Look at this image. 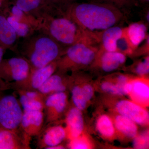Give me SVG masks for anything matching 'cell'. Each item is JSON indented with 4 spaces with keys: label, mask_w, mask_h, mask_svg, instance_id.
Returning a JSON list of instances; mask_svg holds the SVG:
<instances>
[{
    "label": "cell",
    "mask_w": 149,
    "mask_h": 149,
    "mask_svg": "<svg viewBox=\"0 0 149 149\" xmlns=\"http://www.w3.org/2000/svg\"><path fill=\"white\" fill-rule=\"evenodd\" d=\"M17 91L19 102L23 111H43L45 109V96L37 91L18 90Z\"/></svg>",
    "instance_id": "cell-11"
},
{
    "label": "cell",
    "mask_w": 149,
    "mask_h": 149,
    "mask_svg": "<svg viewBox=\"0 0 149 149\" xmlns=\"http://www.w3.org/2000/svg\"><path fill=\"white\" fill-rule=\"evenodd\" d=\"M42 111H23L20 126L28 137L36 136L41 132L44 123Z\"/></svg>",
    "instance_id": "cell-10"
},
{
    "label": "cell",
    "mask_w": 149,
    "mask_h": 149,
    "mask_svg": "<svg viewBox=\"0 0 149 149\" xmlns=\"http://www.w3.org/2000/svg\"><path fill=\"white\" fill-rule=\"evenodd\" d=\"M132 85L133 88L131 93L133 94L135 100L143 102L148 101L149 88L146 83L140 80H137L132 83Z\"/></svg>",
    "instance_id": "cell-23"
},
{
    "label": "cell",
    "mask_w": 149,
    "mask_h": 149,
    "mask_svg": "<svg viewBox=\"0 0 149 149\" xmlns=\"http://www.w3.org/2000/svg\"><path fill=\"white\" fill-rule=\"evenodd\" d=\"M96 57L99 59L101 69L105 72H112L124 64L126 56L119 52H107L99 47Z\"/></svg>",
    "instance_id": "cell-12"
},
{
    "label": "cell",
    "mask_w": 149,
    "mask_h": 149,
    "mask_svg": "<svg viewBox=\"0 0 149 149\" xmlns=\"http://www.w3.org/2000/svg\"><path fill=\"white\" fill-rule=\"evenodd\" d=\"M7 1L6 0H0V8L4 4H5L7 2Z\"/></svg>",
    "instance_id": "cell-37"
},
{
    "label": "cell",
    "mask_w": 149,
    "mask_h": 149,
    "mask_svg": "<svg viewBox=\"0 0 149 149\" xmlns=\"http://www.w3.org/2000/svg\"><path fill=\"white\" fill-rule=\"evenodd\" d=\"M27 143L28 139H21L15 130H0V149H27Z\"/></svg>",
    "instance_id": "cell-16"
},
{
    "label": "cell",
    "mask_w": 149,
    "mask_h": 149,
    "mask_svg": "<svg viewBox=\"0 0 149 149\" xmlns=\"http://www.w3.org/2000/svg\"><path fill=\"white\" fill-rule=\"evenodd\" d=\"M40 30L52 37L63 48L67 49L78 43L99 46L98 33L82 29L72 19L62 14L46 13L42 17Z\"/></svg>",
    "instance_id": "cell-2"
},
{
    "label": "cell",
    "mask_w": 149,
    "mask_h": 149,
    "mask_svg": "<svg viewBox=\"0 0 149 149\" xmlns=\"http://www.w3.org/2000/svg\"><path fill=\"white\" fill-rule=\"evenodd\" d=\"M97 128L99 133L103 136L110 138L114 134V128L110 118L105 115H102L98 119Z\"/></svg>",
    "instance_id": "cell-25"
},
{
    "label": "cell",
    "mask_w": 149,
    "mask_h": 149,
    "mask_svg": "<svg viewBox=\"0 0 149 149\" xmlns=\"http://www.w3.org/2000/svg\"><path fill=\"white\" fill-rule=\"evenodd\" d=\"M125 32L131 42L136 47L140 45L148 37V25L143 21L131 23L125 27Z\"/></svg>",
    "instance_id": "cell-19"
},
{
    "label": "cell",
    "mask_w": 149,
    "mask_h": 149,
    "mask_svg": "<svg viewBox=\"0 0 149 149\" xmlns=\"http://www.w3.org/2000/svg\"><path fill=\"white\" fill-rule=\"evenodd\" d=\"M137 47L131 42L126 34L125 27H123L122 35L116 42V52L121 53L125 56L131 55L133 54Z\"/></svg>",
    "instance_id": "cell-24"
},
{
    "label": "cell",
    "mask_w": 149,
    "mask_h": 149,
    "mask_svg": "<svg viewBox=\"0 0 149 149\" xmlns=\"http://www.w3.org/2000/svg\"><path fill=\"white\" fill-rule=\"evenodd\" d=\"M29 61L24 57H16L6 60L0 64V72L13 83L22 82L27 78L31 72Z\"/></svg>",
    "instance_id": "cell-6"
},
{
    "label": "cell",
    "mask_w": 149,
    "mask_h": 149,
    "mask_svg": "<svg viewBox=\"0 0 149 149\" xmlns=\"http://www.w3.org/2000/svg\"><path fill=\"white\" fill-rule=\"evenodd\" d=\"M149 58L147 56L143 60L140 61L136 65V72L137 74L144 75L149 73Z\"/></svg>",
    "instance_id": "cell-31"
},
{
    "label": "cell",
    "mask_w": 149,
    "mask_h": 149,
    "mask_svg": "<svg viewBox=\"0 0 149 149\" xmlns=\"http://www.w3.org/2000/svg\"><path fill=\"white\" fill-rule=\"evenodd\" d=\"M48 6L52 10H61L65 7L73 3L74 0H45Z\"/></svg>",
    "instance_id": "cell-28"
},
{
    "label": "cell",
    "mask_w": 149,
    "mask_h": 149,
    "mask_svg": "<svg viewBox=\"0 0 149 149\" xmlns=\"http://www.w3.org/2000/svg\"><path fill=\"white\" fill-rule=\"evenodd\" d=\"M99 46L78 43L67 48L64 54L57 60V68L61 70L86 66L95 61Z\"/></svg>",
    "instance_id": "cell-4"
},
{
    "label": "cell",
    "mask_w": 149,
    "mask_h": 149,
    "mask_svg": "<svg viewBox=\"0 0 149 149\" xmlns=\"http://www.w3.org/2000/svg\"><path fill=\"white\" fill-rule=\"evenodd\" d=\"M7 4L6 13L13 16L17 21L28 24L35 31L41 29L42 18H37L32 15L26 13L12 2L8 3Z\"/></svg>",
    "instance_id": "cell-15"
},
{
    "label": "cell",
    "mask_w": 149,
    "mask_h": 149,
    "mask_svg": "<svg viewBox=\"0 0 149 149\" xmlns=\"http://www.w3.org/2000/svg\"><path fill=\"white\" fill-rule=\"evenodd\" d=\"M4 51L5 49L0 47V64H1L2 61Z\"/></svg>",
    "instance_id": "cell-35"
},
{
    "label": "cell",
    "mask_w": 149,
    "mask_h": 149,
    "mask_svg": "<svg viewBox=\"0 0 149 149\" xmlns=\"http://www.w3.org/2000/svg\"><path fill=\"white\" fill-rule=\"evenodd\" d=\"M115 123L117 130L125 136L129 138L136 137L138 129L136 123L132 120L120 115L116 118Z\"/></svg>",
    "instance_id": "cell-21"
},
{
    "label": "cell",
    "mask_w": 149,
    "mask_h": 149,
    "mask_svg": "<svg viewBox=\"0 0 149 149\" xmlns=\"http://www.w3.org/2000/svg\"><path fill=\"white\" fill-rule=\"evenodd\" d=\"M137 1H140V2L143 3H148L149 1V0H137Z\"/></svg>",
    "instance_id": "cell-38"
},
{
    "label": "cell",
    "mask_w": 149,
    "mask_h": 149,
    "mask_svg": "<svg viewBox=\"0 0 149 149\" xmlns=\"http://www.w3.org/2000/svg\"><path fill=\"white\" fill-rule=\"evenodd\" d=\"M63 77L54 73L46 80L37 91L46 97L52 93L63 92L66 90Z\"/></svg>",
    "instance_id": "cell-20"
},
{
    "label": "cell",
    "mask_w": 149,
    "mask_h": 149,
    "mask_svg": "<svg viewBox=\"0 0 149 149\" xmlns=\"http://www.w3.org/2000/svg\"><path fill=\"white\" fill-rule=\"evenodd\" d=\"M105 2L114 5L121 9V8L130 7L134 4V0H102Z\"/></svg>",
    "instance_id": "cell-33"
},
{
    "label": "cell",
    "mask_w": 149,
    "mask_h": 149,
    "mask_svg": "<svg viewBox=\"0 0 149 149\" xmlns=\"http://www.w3.org/2000/svg\"><path fill=\"white\" fill-rule=\"evenodd\" d=\"M23 112L14 96H5L0 100V123L5 129L15 130L20 126Z\"/></svg>",
    "instance_id": "cell-5"
},
{
    "label": "cell",
    "mask_w": 149,
    "mask_h": 149,
    "mask_svg": "<svg viewBox=\"0 0 149 149\" xmlns=\"http://www.w3.org/2000/svg\"><path fill=\"white\" fill-rule=\"evenodd\" d=\"M64 147L59 145L48 148V149H64Z\"/></svg>",
    "instance_id": "cell-36"
},
{
    "label": "cell",
    "mask_w": 149,
    "mask_h": 149,
    "mask_svg": "<svg viewBox=\"0 0 149 149\" xmlns=\"http://www.w3.org/2000/svg\"><path fill=\"white\" fill-rule=\"evenodd\" d=\"M33 6L35 7L41 14L42 16L46 13H50L52 11L45 0H27Z\"/></svg>",
    "instance_id": "cell-29"
},
{
    "label": "cell",
    "mask_w": 149,
    "mask_h": 149,
    "mask_svg": "<svg viewBox=\"0 0 149 149\" xmlns=\"http://www.w3.org/2000/svg\"><path fill=\"white\" fill-rule=\"evenodd\" d=\"M62 13L82 29L95 33L117 25L124 17L120 9L106 2L71 3Z\"/></svg>",
    "instance_id": "cell-1"
},
{
    "label": "cell",
    "mask_w": 149,
    "mask_h": 149,
    "mask_svg": "<svg viewBox=\"0 0 149 149\" xmlns=\"http://www.w3.org/2000/svg\"><path fill=\"white\" fill-rule=\"evenodd\" d=\"M125 83H118L116 85L110 82H104L102 84L101 88L103 91L115 94V95H125L124 86Z\"/></svg>",
    "instance_id": "cell-27"
},
{
    "label": "cell",
    "mask_w": 149,
    "mask_h": 149,
    "mask_svg": "<svg viewBox=\"0 0 149 149\" xmlns=\"http://www.w3.org/2000/svg\"><path fill=\"white\" fill-rule=\"evenodd\" d=\"M66 123L72 139L79 137L84 128V121L81 110L76 107L70 110L67 116Z\"/></svg>",
    "instance_id": "cell-17"
},
{
    "label": "cell",
    "mask_w": 149,
    "mask_h": 149,
    "mask_svg": "<svg viewBox=\"0 0 149 149\" xmlns=\"http://www.w3.org/2000/svg\"><path fill=\"white\" fill-rule=\"evenodd\" d=\"M19 37L9 23L5 13L0 14V47L17 52Z\"/></svg>",
    "instance_id": "cell-13"
},
{
    "label": "cell",
    "mask_w": 149,
    "mask_h": 149,
    "mask_svg": "<svg viewBox=\"0 0 149 149\" xmlns=\"http://www.w3.org/2000/svg\"><path fill=\"white\" fill-rule=\"evenodd\" d=\"M148 146L149 135L147 131L136 137L133 143V146L136 149L147 148Z\"/></svg>",
    "instance_id": "cell-30"
},
{
    "label": "cell",
    "mask_w": 149,
    "mask_h": 149,
    "mask_svg": "<svg viewBox=\"0 0 149 149\" xmlns=\"http://www.w3.org/2000/svg\"><path fill=\"white\" fill-rule=\"evenodd\" d=\"M72 97L75 107L81 111L85 108L88 101L82 88L78 86L73 87L72 90Z\"/></svg>",
    "instance_id": "cell-26"
},
{
    "label": "cell",
    "mask_w": 149,
    "mask_h": 149,
    "mask_svg": "<svg viewBox=\"0 0 149 149\" xmlns=\"http://www.w3.org/2000/svg\"><path fill=\"white\" fill-rule=\"evenodd\" d=\"M67 95L64 92L52 93L45 99V109L47 122L56 120L63 112L67 103Z\"/></svg>",
    "instance_id": "cell-9"
},
{
    "label": "cell",
    "mask_w": 149,
    "mask_h": 149,
    "mask_svg": "<svg viewBox=\"0 0 149 149\" xmlns=\"http://www.w3.org/2000/svg\"><path fill=\"white\" fill-rule=\"evenodd\" d=\"M57 61L39 69L31 70L29 76L25 80L13 83V88L17 90L37 91L57 68Z\"/></svg>",
    "instance_id": "cell-7"
},
{
    "label": "cell",
    "mask_w": 149,
    "mask_h": 149,
    "mask_svg": "<svg viewBox=\"0 0 149 149\" xmlns=\"http://www.w3.org/2000/svg\"><path fill=\"white\" fill-rule=\"evenodd\" d=\"M117 111L123 116L129 118L135 123L145 124L149 120V114L143 108L133 102L122 100L116 106Z\"/></svg>",
    "instance_id": "cell-8"
},
{
    "label": "cell",
    "mask_w": 149,
    "mask_h": 149,
    "mask_svg": "<svg viewBox=\"0 0 149 149\" xmlns=\"http://www.w3.org/2000/svg\"><path fill=\"white\" fill-rule=\"evenodd\" d=\"M18 48L23 57L29 61L31 70L42 68L57 60L67 49L41 30L24 38Z\"/></svg>",
    "instance_id": "cell-3"
},
{
    "label": "cell",
    "mask_w": 149,
    "mask_h": 149,
    "mask_svg": "<svg viewBox=\"0 0 149 149\" xmlns=\"http://www.w3.org/2000/svg\"><path fill=\"white\" fill-rule=\"evenodd\" d=\"M70 148L73 149H86L89 148V145L83 139L79 138H74L70 142L69 145Z\"/></svg>",
    "instance_id": "cell-32"
},
{
    "label": "cell",
    "mask_w": 149,
    "mask_h": 149,
    "mask_svg": "<svg viewBox=\"0 0 149 149\" xmlns=\"http://www.w3.org/2000/svg\"><path fill=\"white\" fill-rule=\"evenodd\" d=\"M82 88L87 101H89L92 98L94 94L93 88L91 85H87L83 86Z\"/></svg>",
    "instance_id": "cell-34"
},
{
    "label": "cell",
    "mask_w": 149,
    "mask_h": 149,
    "mask_svg": "<svg viewBox=\"0 0 149 149\" xmlns=\"http://www.w3.org/2000/svg\"><path fill=\"white\" fill-rule=\"evenodd\" d=\"M5 14L8 21L19 38H26L35 32L28 24L17 21L13 16L6 13Z\"/></svg>",
    "instance_id": "cell-22"
},
{
    "label": "cell",
    "mask_w": 149,
    "mask_h": 149,
    "mask_svg": "<svg viewBox=\"0 0 149 149\" xmlns=\"http://www.w3.org/2000/svg\"><path fill=\"white\" fill-rule=\"evenodd\" d=\"M66 135V131L62 126H52L46 130L42 139L41 144L46 149L57 146L64 140Z\"/></svg>",
    "instance_id": "cell-18"
},
{
    "label": "cell",
    "mask_w": 149,
    "mask_h": 149,
    "mask_svg": "<svg viewBox=\"0 0 149 149\" xmlns=\"http://www.w3.org/2000/svg\"><path fill=\"white\" fill-rule=\"evenodd\" d=\"M123 30V27L115 25L99 32V48L107 52L116 51V42Z\"/></svg>",
    "instance_id": "cell-14"
}]
</instances>
